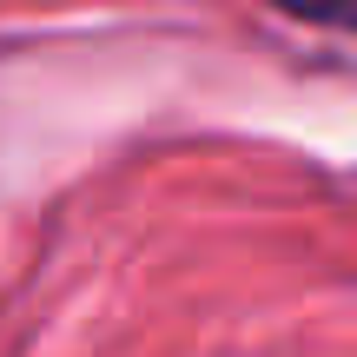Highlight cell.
<instances>
[{
  "instance_id": "obj_1",
  "label": "cell",
  "mask_w": 357,
  "mask_h": 357,
  "mask_svg": "<svg viewBox=\"0 0 357 357\" xmlns=\"http://www.w3.org/2000/svg\"><path fill=\"white\" fill-rule=\"evenodd\" d=\"M265 7L291 13L305 26H331V33H357V0H265Z\"/></svg>"
}]
</instances>
